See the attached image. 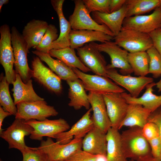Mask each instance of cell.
I'll return each instance as SVG.
<instances>
[{
  "mask_svg": "<svg viewBox=\"0 0 161 161\" xmlns=\"http://www.w3.org/2000/svg\"><path fill=\"white\" fill-rule=\"evenodd\" d=\"M120 140L127 159L136 161L152 155L149 144L143 134L141 128L129 127L120 134Z\"/></svg>",
  "mask_w": 161,
  "mask_h": 161,
  "instance_id": "cell-1",
  "label": "cell"
},
{
  "mask_svg": "<svg viewBox=\"0 0 161 161\" xmlns=\"http://www.w3.org/2000/svg\"><path fill=\"white\" fill-rule=\"evenodd\" d=\"M11 31L15 71L26 83L32 77V70L29 67L27 59L29 49L22 34L16 27H13Z\"/></svg>",
  "mask_w": 161,
  "mask_h": 161,
  "instance_id": "cell-2",
  "label": "cell"
},
{
  "mask_svg": "<svg viewBox=\"0 0 161 161\" xmlns=\"http://www.w3.org/2000/svg\"><path fill=\"white\" fill-rule=\"evenodd\" d=\"M114 40L118 46L129 52L146 51L153 46L148 34L131 29L122 28Z\"/></svg>",
  "mask_w": 161,
  "mask_h": 161,
  "instance_id": "cell-3",
  "label": "cell"
},
{
  "mask_svg": "<svg viewBox=\"0 0 161 161\" xmlns=\"http://www.w3.org/2000/svg\"><path fill=\"white\" fill-rule=\"evenodd\" d=\"M74 3V11L69 18L72 30L99 31L114 37L113 33L106 26L98 24L91 17L83 0H75Z\"/></svg>",
  "mask_w": 161,
  "mask_h": 161,
  "instance_id": "cell-4",
  "label": "cell"
},
{
  "mask_svg": "<svg viewBox=\"0 0 161 161\" xmlns=\"http://www.w3.org/2000/svg\"><path fill=\"white\" fill-rule=\"evenodd\" d=\"M0 34V62L4 69L7 81L10 84H13L16 73L13 69L14 58L9 26L7 24L1 26Z\"/></svg>",
  "mask_w": 161,
  "mask_h": 161,
  "instance_id": "cell-5",
  "label": "cell"
},
{
  "mask_svg": "<svg viewBox=\"0 0 161 161\" xmlns=\"http://www.w3.org/2000/svg\"><path fill=\"white\" fill-rule=\"evenodd\" d=\"M90 43L100 52H104L109 56L111 64L107 65V69L119 68L120 73L124 75L133 73L128 61V52L122 49L115 42L107 41L100 44L95 42Z\"/></svg>",
  "mask_w": 161,
  "mask_h": 161,
  "instance_id": "cell-6",
  "label": "cell"
},
{
  "mask_svg": "<svg viewBox=\"0 0 161 161\" xmlns=\"http://www.w3.org/2000/svg\"><path fill=\"white\" fill-rule=\"evenodd\" d=\"M71 68L81 80L86 91L102 95L110 93H122L125 92L124 89L107 77L89 75L77 68Z\"/></svg>",
  "mask_w": 161,
  "mask_h": 161,
  "instance_id": "cell-7",
  "label": "cell"
},
{
  "mask_svg": "<svg viewBox=\"0 0 161 161\" xmlns=\"http://www.w3.org/2000/svg\"><path fill=\"white\" fill-rule=\"evenodd\" d=\"M16 106L17 112L15 116V119L25 121L30 120L43 121L58 114L54 107L48 105L44 100L20 102L17 104Z\"/></svg>",
  "mask_w": 161,
  "mask_h": 161,
  "instance_id": "cell-8",
  "label": "cell"
},
{
  "mask_svg": "<svg viewBox=\"0 0 161 161\" xmlns=\"http://www.w3.org/2000/svg\"><path fill=\"white\" fill-rule=\"evenodd\" d=\"M32 77L49 92L56 95L61 94V79L46 66L37 56L31 61Z\"/></svg>",
  "mask_w": 161,
  "mask_h": 161,
  "instance_id": "cell-9",
  "label": "cell"
},
{
  "mask_svg": "<svg viewBox=\"0 0 161 161\" xmlns=\"http://www.w3.org/2000/svg\"><path fill=\"white\" fill-rule=\"evenodd\" d=\"M25 121L33 129L30 138L41 141L44 137L55 138L58 134L66 131L70 128L67 122L61 118L53 120L46 119L43 121L30 120Z\"/></svg>",
  "mask_w": 161,
  "mask_h": 161,
  "instance_id": "cell-10",
  "label": "cell"
},
{
  "mask_svg": "<svg viewBox=\"0 0 161 161\" xmlns=\"http://www.w3.org/2000/svg\"><path fill=\"white\" fill-rule=\"evenodd\" d=\"M82 139L74 138L69 143L61 144L47 137L42 140L38 147L46 153L52 161L64 160L77 151L82 149Z\"/></svg>",
  "mask_w": 161,
  "mask_h": 161,
  "instance_id": "cell-11",
  "label": "cell"
},
{
  "mask_svg": "<svg viewBox=\"0 0 161 161\" xmlns=\"http://www.w3.org/2000/svg\"><path fill=\"white\" fill-rule=\"evenodd\" d=\"M33 130L25 120L15 119L10 126L0 134V136L8 143L9 148L16 149L21 151L27 146L25 137L30 135Z\"/></svg>",
  "mask_w": 161,
  "mask_h": 161,
  "instance_id": "cell-12",
  "label": "cell"
},
{
  "mask_svg": "<svg viewBox=\"0 0 161 161\" xmlns=\"http://www.w3.org/2000/svg\"><path fill=\"white\" fill-rule=\"evenodd\" d=\"M107 76L117 85L126 89L133 97H139L141 91L146 86L153 82L152 78L146 76L133 77L118 73L115 69H107Z\"/></svg>",
  "mask_w": 161,
  "mask_h": 161,
  "instance_id": "cell-13",
  "label": "cell"
},
{
  "mask_svg": "<svg viewBox=\"0 0 161 161\" xmlns=\"http://www.w3.org/2000/svg\"><path fill=\"white\" fill-rule=\"evenodd\" d=\"M76 50L81 61L91 71L96 75L107 77L106 62L97 49L89 43Z\"/></svg>",
  "mask_w": 161,
  "mask_h": 161,
  "instance_id": "cell-14",
  "label": "cell"
},
{
  "mask_svg": "<svg viewBox=\"0 0 161 161\" xmlns=\"http://www.w3.org/2000/svg\"><path fill=\"white\" fill-rule=\"evenodd\" d=\"M103 95L111 127L119 130L127 113L129 104L121 93H110Z\"/></svg>",
  "mask_w": 161,
  "mask_h": 161,
  "instance_id": "cell-15",
  "label": "cell"
},
{
  "mask_svg": "<svg viewBox=\"0 0 161 161\" xmlns=\"http://www.w3.org/2000/svg\"><path fill=\"white\" fill-rule=\"evenodd\" d=\"M161 11L157 8L151 14L126 17L123 20L122 27L149 34L161 27Z\"/></svg>",
  "mask_w": 161,
  "mask_h": 161,
  "instance_id": "cell-16",
  "label": "cell"
},
{
  "mask_svg": "<svg viewBox=\"0 0 161 161\" xmlns=\"http://www.w3.org/2000/svg\"><path fill=\"white\" fill-rule=\"evenodd\" d=\"M92 111L91 108L69 130L56 135V142L64 144L69 143L73 138L83 139L94 127L91 116Z\"/></svg>",
  "mask_w": 161,
  "mask_h": 161,
  "instance_id": "cell-17",
  "label": "cell"
},
{
  "mask_svg": "<svg viewBox=\"0 0 161 161\" xmlns=\"http://www.w3.org/2000/svg\"><path fill=\"white\" fill-rule=\"evenodd\" d=\"M88 97L93 112L92 118L94 127L106 134L111 126L103 95L89 92Z\"/></svg>",
  "mask_w": 161,
  "mask_h": 161,
  "instance_id": "cell-18",
  "label": "cell"
},
{
  "mask_svg": "<svg viewBox=\"0 0 161 161\" xmlns=\"http://www.w3.org/2000/svg\"><path fill=\"white\" fill-rule=\"evenodd\" d=\"M69 39L70 48L76 49L89 42L98 41L103 43L111 41L114 40V37L99 31L72 30L69 35Z\"/></svg>",
  "mask_w": 161,
  "mask_h": 161,
  "instance_id": "cell-19",
  "label": "cell"
},
{
  "mask_svg": "<svg viewBox=\"0 0 161 161\" xmlns=\"http://www.w3.org/2000/svg\"><path fill=\"white\" fill-rule=\"evenodd\" d=\"M64 0H52L51 4L59 19L60 33L58 38L52 44L51 50L70 47L69 35L71 27L69 21L65 18L63 10Z\"/></svg>",
  "mask_w": 161,
  "mask_h": 161,
  "instance_id": "cell-20",
  "label": "cell"
},
{
  "mask_svg": "<svg viewBox=\"0 0 161 161\" xmlns=\"http://www.w3.org/2000/svg\"><path fill=\"white\" fill-rule=\"evenodd\" d=\"M106 134L94 127L82 139L84 151L95 155H106Z\"/></svg>",
  "mask_w": 161,
  "mask_h": 161,
  "instance_id": "cell-21",
  "label": "cell"
},
{
  "mask_svg": "<svg viewBox=\"0 0 161 161\" xmlns=\"http://www.w3.org/2000/svg\"><path fill=\"white\" fill-rule=\"evenodd\" d=\"M126 13V7L124 4L120 10L113 13H105L94 12L92 13V15L95 22L99 24L106 26L115 36L121 30Z\"/></svg>",
  "mask_w": 161,
  "mask_h": 161,
  "instance_id": "cell-22",
  "label": "cell"
},
{
  "mask_svg": "<svg viewBox=\"0 0 161 161\" xmlns=\"http://www.w3.org/2000/svg\"><path fill=\"white\" fill-rule=\"evenodd\" d=\"M45 21L33 19L24 26L22 35L29 49L35 48L40 44L48 26Z\"/></svg>",
  "mask_w": 161,
  "mask_h": 161,
  "instance_id": "cell-23",
  "label": "cell"
},
{
  "mask_svg": "<svg viewBox=\"0 0 161 161\" xmlns=\"http://www.w3.org/2000/svg\"><path fill=\"white\" fill-rule=\"evenodd\" d=\"M12 91L14 102L16 105L22 102H31L38 100H44L35 93L30 79L27 82L24 83L19 75L16 73L15 80L13 83Z\"/></svg>",
  "mask_w": 161,
  "mask_h": 161,
  "instance_id": "cell-24",
  "label": "cell"
},
{
  "mask_svg": "<svg viewBox=\"0 0 161 161\" xmlns=\"http://www.w3.org/2000/svg\"><path fill=\"white\" fill-rule=\"evenodd\" d=\"M32 52L41 61L46 63L50 69L61 79L67 81H73L78 79L71 68L61 61L53 58L48 53L36 50L32 51Z\"/></svg>",
  "mask_w": 161,
  "mask_h": 161,
  "instance_id": "cell-25",
  "label": "cell"
},
{
  "mask_svg": "<svg viewBox=\"0 0 161 161\" xmlns=\"http://www.w3.org/2000/svg\"><path fill=\"white\" fill-rule=\"evenodd\" d=\"M155 86L156 83L154 82L147 85L144 93L140 97H133L125 92L121 94L129 104L141 105L151 113L161 106V95H157L153 93V88Z\"/></svg>",
  "mask_w": 161,
  "mask_h": 161,
  "instance_id": "cell-26",
  "label": "cell"
},
{
  "mask_svg": "<svg viewBox=\"0 0 161 161\" xmlns=\"http://www.w3.org/2000/svg\"><path fill=\"white\" fill-rule=\"evenodd\" d=\"M151 112L143 106L129 104L126 114L121 122L119 130L123 127H139L142 128L148 122Z\"/></svg>",
  "mask_w": 161,
  "mask_h": 161,
  "instance_id": "cell-27",
  "label": "cell"
},
{
  "mask_svg": "<svg viewBox=\"0 0 161 161\" xmlns=\"http://www.w3.org/2000/svg\"><path fill=\"white\" fill-rule=\"evenodd\" d=\"M66 83L69 87L68 96L70 101L69 106L76 110L82 107L88 110L90 109V105L88 95L86 93L81 80L78 78L73 81H67Z\"/></svg>",
  "mask_w": 161,
  "mask_h": 161,
  "instance_id": "cell-28",
  "label": "cell"
},
{
  "mask_svg": "<svg viewBox=\"0 0 161 161\" xmlns=\"http://www.w3.org/2000/svg\"><path fill=\"white\" fill-rule=\"evenodd\" d=\"M107 161H128L123 152L119 130L111 127L106 133Z\"/></svg>",
  "mask_w": 161,
  "mask_h": 161,
  "instance_id": "cell-29",
  "label": "cell"
},
{
  "mask_svg": "<svg viewBox=\"0 0 161 161\" xmlns=\"http://www.w3.org/2000/svg\"><path fill=\"white\" fill-rule=\"evenodd\" d=\"M48 53L51 56L57 58L71 68H77L84 73L91 71L77 56L75 49L70 47L52 49Z\"/></svg>",
  "mask_w": 161,
  "mask_h": 161,
  "instance_id": "cell-30",
  "label": "cell"
},
{
  "mask_svg": "<svg viewBox=\"0 0 161 161\" xmlns=\"http://www.w3.org/2000/svg\"><path fill=\"white\" fill-rule=\"evenodd\" d=\"M159 0H126V17L141 15L157 7Z\"/></svg>",
  "mask_w": 161,
  "mask_h": 161,
  "instance_id": "cell-31",
  "label": "cell"
},
{
  "mask_svg": "<svg viewBox=\"0 0 161 161\" xmlns=\"http://www.w3.org/2000/svg\"><path fill=\"white\" fill-rule=\"evenodd\" d=\"M128 59L135 75L145 76L149 73V58L146 51L129 52Z\"/></svg>",
  "mask_w": 161,
  "mask_h": 161,
  "instance_id": "cell-32",
  "label": "cell"
},
{
  "mask_svg": "<svg viewBox=\"0 0 161 161\" xmlns=\"http://www.w3.org/2000/svg\"><path fill=\"white\" fill-rule=\"evenodd\" d=\"M0 106L6 111L15 116L17 112V108L10 94V84L3 73L0 75Z\"/></svg>",
  "mask_w": 161,
  "mask_h": 161,
  "instance_id": "cell-33",
  "label": "cell"
},
{
  "mask_svg": "<svg viewBox=\"0 0 161 161\" xmlns=\"http://www.w3.org/2000/svg\"><path fill=\"white\" fill-rule=\"evenodd\" d=\"M58 31L55 25L49 24L40 44L35 48L38 51L48 53L52 43L58 38Z\"/></svg>",
  "mask_w": 161,
  "mask_h": 161,
  "instance_id": "cell-34",
  "label": "cell"
},
{
  "mask_svg": "<svg viewBox=\"0 0 161 161\" xmlns=\"http://www.w3.org/2000/svg\"><path fill=\"white\" fill-rule=\"evenodd\" d=\"M146 52L149 58V73L154 78H158L161 76V56L153 46Z\"/></svg>",
  "mask_w": 161,
  "mask_h": 161,
  "instance_id": "cell-35",
  "label": "cell"
},
{
  "mask_svg": "<svg viewBox=\"0 0 161 161\" xmlns=\"http://www.w3.org/2000/svg\"><path fill=\"white\" fill-rule=\"evenodd\" d=\"M23 161H52L46 153L38 147L27 146L21 151Z\"/></svg>",
  "mask_w": 161,
  "mask_h": 161,
  "instance_id": "cell-36",
  "label": "cell"
},
{
  "mask_svg": "<svg viewBox=\"0 0 161 161\" xmlns=\"http://www.w3.org/2000/svg\"><path fill=\"white\" fill-rule=\"evenodd\" d=\"M89 12H98L102 13H110V0H83Z\"/></svg>",
  "mask_w": 161,
  "mask_h": 161,
  "instance_id": "cell-37",
  "label": "cell"
},
{
  "mask_svg": "<svg viewBox=\"0 0 161 161\" xmlns=\"http://www.w3.org/2000/svg\"><path fill=\"white\" fill-rule=\"evenodd\" d=\"M98 155L91 154L83 150L75 153L64 161H97Z\"/></svg>",
  "mask_w": 161,
  "mask_h": 161,
  "instance_id": "cell-38",
  "label": "cell"
},
{
  "mask_svg": "<svg viewBox=\"0 0 161 161\" xmlns=\"http://www.w3.org/2000/svg\"><path fill=\"white\" fill-rule=\"evenodd\" d=\"M143 134L148 142L159 137L157 127L154 123L148 122L142 128Z\"/></svg>",
  "mask_w": 161,
  "mask_h": 161,
  "instance_id": "cell-39",
  "label": "cell"
},
{
  "mask_svg": "<svg viewBox=\"0 0 161 161\" xmlns=\"http://www.w3.org/2000/svg\"><path fill=\"white\" fill-rule=\"evenodd\" d=\"M152 156L161 160V142L159 137L148 142Z\"/></svg>",
  "mask_w": 161,
  "mask_h": 161,
  "instance_id": "cell-40",
  "label": "cell"
},
{
  "mask_svg": "<svg viewBox=\"0 0 161 161\" xmlns=\"http://www.w3.org/2000/svg\"><path fill=\"white\" fill-rule=\"evenodd\" d=\"M148 122L154 123L157 127L161 142V106L151 113Z\"/></svg>",
  "mask_w": 161,
  "mask_h": 161,
  "instance_id": "cell-41",
  "label": "cell"
},
{
  "mask_svg": "<svg viewBox=\"0 0 161 161\" xmlns=\"http://www.w3.org/2000/svg\"><path fill=\"white\" fill-rule=\"evenodd\" d=\"M153 41V47L161 56V27H159L149 34Z\"/></svg>",
  "mask_w": 161,
  "mask_h": 161,
  "instance_id": "cell-42",
  "label": "cell"
},
{
  "mask_svg": "<svg viewBox=\"0 0 161 161\" xmlns=\"http://www.w3.org/2000/svg\"><path fill=\"white\" fill-rule=\"evenodd\" d=\"M126 0H110L109 8L110 13L121 9L125 4Z\"/></svg>",
  "mask_w": 161,
  "mask_h": 161,
  "instance_id": "cell-43",
  "label": "cell"
},
{
  "mask_svg": "<svg viewBox=\"0 0 161 161\" xmlns=\"http://www.w3.org/2000/svg\"><path fill=\"white\" fill-rule=\"evenodd\" d=\"M12 114L5 110L4 109L0 106V134L3 131L2 129V123L5 117L12 115Z\"/></svg>",
  "mask_w": 161,
  "mask_h": 161,
  "instance_id": "cell-44",
  "label": "cell"
},
{
  "mask_svg": "<svg viewBox=\"0 0 161 161\" xmlns=\"http://www.w3.org/2000/svg\"><path fill=\"white\" fill-rule=\"evenodd\" d=\"M134 161H161V160L154 157L151 155L140 158Z\"/></svg>",
  "mask_w": 161,
  "mask_h": 161,
  "instance_id": "cell-45",
  "label": "cell"
},
{
  "mask_svg": "<svg viewBox=\"0 0 161 161\" xmlns=\"http://www.w3.org/2000/svg\"><path fill=\"white\" fill-rule=\"evenodd\" d=\"M97 161H107L106 155H98V157Z\"/></svg>",
  "mask_w": 161,
  "mask_h": 161,
  "instance_id": "cell-46",
  "label": "cell"
},
{
  "mask_svg": "<svg viewBox=\"0 0 161 161\" xmlns=\"http://www.w3.org/2000/svg\"><path fill=\"white\" fill-rule=\"evenodd\" d=\"M9 2V0H0V12L1 11V9L3 6L7 4Z\"/></svg>",
  "mask_w": 161,
  "mask_h": 161,
  "instance_id": "cell-47",
  "label": "cell"
},
{
  "mask_svg": "<svg viewBox=\"0 0 161 161\" xmlns=\"http://www.w3.org/2000/svg\"><path fill=\"white\" fill-rule=\"evenodd\" d=\"M156 86L158 89V92H161V78L159 81L156 83Z\"/></svg>",
  "mask_w": 161,
  "mask_h": 161,
  "instance_id": "cell-48",
  "label": "cell"
},
{
  "mask_svg": "<svg viewBox=\"0 0 161 161\" xmlns=\"http://www.w3.org/2000/svg\"><path fill=\"white\" fill-rule=\"evenodd\" d=\"M156 8L158 9L161 11V0H159V4Z\"/></svg>",
  "mask_w": 161,
  "mask_h": 161,
  "instance_id": "cell-49",
  "label": "cell"
},
{
  "mask_svg": "<svg viewBox=\"0 0 161 161\" xmlns=\"http://www.w3.org/2000/svg\"><path fill=\"white\" fill-rule=\"evenodd\" d=\"M129 161H134V160H130Z\"/></svg>",
  "mask_w": 161,
  "mask_h": 161,
  "instance_id": "cell-50",
  "label": "cell"
},
{
  "mask_svg": "<svg viewBox=\"0 0 161 161\" xmlns=\"http://www.w3.org/2000/svg\"><path fill=\"white\" fill-rule=\"evenodd\" d=\"M0 161H3L1 159H0Z\"/></svg>",
  "mask_w": 161,
  "mask_h": 161,
  "instance_id": "cell-51",
  "label": "cell"
},
{
  "mask_svg": "<svg viewBox=\"0 0 161 161\" xmlns=\"http://www.w3.org/2000/svg\"><path fill=\"white\" fill-rule=\"evenodd\" d=\"M64 161V160H60V161Z\"/></svg>",
  "mask_w": 161,
  "mask_h": 161,
  "instance_id": "cell-52",
  "label": "cell"
},
{
  "mask_svg": "<svg viewBox=\"0 0 161 161\" xmlns=\"http://www.w3.org/2000/svg\"></svg>",
  "mask_w": 161,
  "mask_h": 161,
  "instance_id": "cell-53",
  "label": "cell"
},
{
  "mask_svg": "<svg viewBox=\"0 0 161 161\" xmlns=\"http://www.w3.org/2000/svg\"><path fill=\"white\" fill-rule=\"evenodd\" d=\"M22 161H23L22 160Z\"/></svg>",
  "mask_w": 161,
  "mask_h": 161,
  "instance_id": "cell-54",
  "label": "cell"
}]
</instances>
